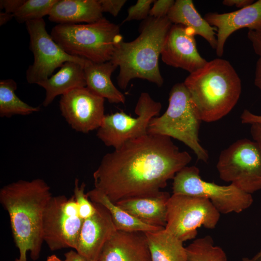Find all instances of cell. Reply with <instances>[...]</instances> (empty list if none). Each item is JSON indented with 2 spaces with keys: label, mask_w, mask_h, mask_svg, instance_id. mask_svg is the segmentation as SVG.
<instances>
[{
  "label": "cell",
  "mask_w": 261,
  "mask_h": 261,
  "mask_svg": "<svg viewBox=\"0 0 261 261\" xmlns=\"http://www.w3.org/2000/svg\"><path fill=\"white\" fill-rule=\"evenodd\" d=\"M170 196L168 192L160 190L148 195L123 199L115 203L145 223L165 228Z\"/></svg>",
  "instance_id": "18"
},
{
  "label": "cell",
  "mask_w": 261,
  "mask_h": 261,
  "mask_svg": "<svg viewBox=\"0 0 261 261\" xmlns=\"http://www.w3.org/2000/svg\"><path fill=\"white\" fill-rule=\"evenodd\" d=\"M161 108L160 102L143 92L135 106L136 117L123 111L105 115L97 136L106 146L118 148L128 141L147 134L150 120L160 114Z\"/></svg>",
  "instance_id": "10"
},
{
  "label": "cell",
  "mask_w": 261,
  "mask_h": 261,
  "mask_svg": "<svg viewBox=\"0 0 261 261\" xmlns=\"http://www.w3.org/2000/svg\"><path fill=\"white\" fill-rule=\"evenodd\" d=\"M87 194L92 202L103 205L109 211L118 231L146 232L164 228L141 221L112 202L105 194L96 188L89 191Z\"/></svg>",
  "instance_id": "24"
},
{
  "label": "cell",
  "mask_w": 261,
  "mask_h": 261,
  "mask_svg": "<svg viewBox=\"0 0 261 261\" xmlns=\"http://www.w3.org/2000/svg\"><path fill=\"white\" fill-rule=\"evenodd\" d=\"M73 195L52 196L43 216V239L51 250L76 249L84 221Z\"/></svg>",
  "instance_id": "11"
},
{
  "label": "cell",
  "mask_w": 261,
  "mask_h": 261,
  "mask_svg": "<svg viewBox=\"0 0 261 261\" xmlns=\"http://www.w3.org/2000/svg\"><path fill=\"white\" fill-rule=\"evenodd\" d=\"M52 197L50 187L40 178L19 180L0 189V202L9 214L19 252L15 261H27L28 251L32 260L39 259L44 242V213Z\"/></svg>",
  "instance_id": "2"
},
{
  "label": "cell",
  "mask_w": 261,
  "mask_h": 261,
  "mask_svg": "<svg viewBox=\"0 0 261 261\" xmlns=\"http://www.w3.org/2000/svg\"><path fill=\"white\" fill-rule=\"evenodd\" d=\"M204 18L217 29L216 51L218 56L221 57L227 40L234 31L243 28H247L248 30L261 29V0L232 12L208 13Z\"/></svg>",
  "instance_id": "16"
},
{
  "label": "cell",
  "mask_w": 261,
  "mask_h": 261,
  "mask_svg": "<svg viewBox=\"0 0 261 261\" xmlns=\"http://www.w3.org/2000/svg\"><path fill=\"white\" fill-rule=\"evenodd\" d=\"M102 13L99 0H58L48 19L58 24H87L102 19Z\"/></svg>",
  "instance_id": "19"
},
{
  "label": "cell",
  "mask_w": 261,
  "mask_h": 261,
  "mask_svg": "<svg viewBox=\"0 0 261 261\" xmlns=\"http://www.w3.org/2000/svg\"><path fill=\"white\" fill-rule=\"evenodd\" d=\"M93 203L96 211L84 219L75 249L87 261L99 259L104 245L117 231L109 211Z\"/></svg>",
  "instance_id": "15"
},
{
  "label": "cell",
  "mask_w": 261,
  "mask_h": 261,
  "mask_svg": "<svg viewBox=\"0 0 261 261\" xmlns=\"http://www.w3.org/2000/svg\"><path fill=\"white\" fill-rule=\"evenodd\" d=\"M167 16L172 24H180L193 29L196 35L204 38L216 50V29L200 15L192 0H175Z\"/></svg>",
  "instance_id": "22"
},
{
  "label": "cell",
  "mask_w": 261,
  "mask_h": 261,
  "mask_svg": "<svg viewBox=\"0 0 261 261\" xmlns=\"http://www.w3.org/2000/svg\"><path fill=\"white\" fill-rule=\"evenodd\" d=\"M86 184L82 182L80 185L79 180L76 178L74 180V194L76 203L80 217L86 219L91 217L96 211V207L85 192Z\"/></svg>",
  "instance_id": "28"
},
{
  "label": "cell",
  "mask_w": 261,
  "mask_h": 261,
  "mask_svg": "<svg viewBox=\"0 0 261 261\" xmlns=\"http://www.w3.org/2000/svg\"><path fill=\"white\" fill-rule=\"evenodd\" d=\"M85 66L74 61L65 62L60 70L47 79L38 85L45 90V97L43 105L47 107L55 98L76 88L87 86Z\"/></svg>",
  "instance_id": "20"
},
{
  "label": "cell",
  "mask_w": 261,
  "mask_h": 261,
  "mask_svg": "<svg viewBox=\"0 0 261 261\" xmlns=\"http://www.w3.org/2000/svg\"><path fill=\"white\" fill-rule=\"evenodd\" d=\"M195 31L180 24H172L161 53L166 64L194 72L203 67L207 61L199 54Z\"/></svg>",
  "instance_id": "14"
},
{
  "label": "cell",
  "mask_w": 261,
  "mask_h": 261,
  "mask_svg": "<svg viewBox=\"0 0 261 261\" xmlns=\"http://www.w3.org/2000/svg\"><path fill=\"white\" fill-rule=\"evenodd\" d=\"M100 261V260H99V259H97V260H89V261Z\"/></svg>",
  "instance_id": "42"
},
{
  "label": "cell",
  "mask_w": 261,
  "mask_h": 261,
  "mask_svg": "<svg viewBox=\"0 0 261 261\" xmlns=\"http://www.w3.org/2000/svg\"><path fill=\"white\" fill-rule=\"evenodd\" d=\"M50 35L68 54L96 63L110 61L123 40L119 26L104 17L92 23L58 24Z\"/></svg>",
  "instance_id": "5"
},
{
  "label": "cell",
  "mask_w": 261,
  "mask_h": 261,
  "mask_svg": "<svg viewBox=\"0 0 261 261\" xmlns=\"http://www.w3.org/2000/svg\"><path fill=\"white\" fill-rule=\"evenodd\" d=\"M100 261H151L145 232L117 230L104 245Z\"/></svg>",
  "instance_id": "17"
},
{
  "label": "cell",
  "mask_w": 261,
  "mask_h": 261,
  "mask_svg": "<svg viewBox=\"0 0 261 261\" xmlns=\"http://www.w3.org/2000/svg\"><path fill=\"white\" fill-rule=\"evenodd\" d=\"M242 261H261V250L252 258H243Z\"/></svg>",
  "instance_id": "40"
},
{
  "label": "cell",
  "mask_w": 261,
  "mask_h": 261,
  "mask_svg": "<svg viewBox=\"0 0 261 261\" xmlns=\"http://www.w3.org/2000/svg\"><path fill=\"white\" fill-rule=\"evenodd\" d=\"M254 2L253 0H224L222 4L227 6H235L239 9L246 7Z\"/></svg>",
  "instance_id": "36"
},
{
  "label": "cell",
  "mask_w": 261,
  "mask_h": 261,
  "mask_svg": "<svg viewBox=\"0 0 261 261\" xmlns=\"http://www.w3.org/2000/svg\"><path fill=\"white\" fill-rule=\"evenodd\" d=\"M25 0H0V8L8 13L14 14L22 6Z\"/></svg>",
  "instance_id": "33"
},
{
  "label": "cell",
  "mask_w": 261,
  "mask_h": 261,
  "mask_svg": "<svg viewBox=\"0 0 261 261\" xmlns=\"http://www.w3.org/2000/svg\"><path fill=\"white\" fill-rule=\"evenodd\" d=\"M58 0H25L22 6L14 14L19 23L38 20L49 14Z\"/></svg>",
  "instance_id": "27"
},
{
  "label": "cell",
  "mask_w": 261,
  "mask_h": 261,
  "mask_svg": "<svg viewBox=\"0 0 261 261\" xmlns=\"http://www.w3.org/2000/svg\"><path fill=\"white\" fill-rule=\"evenodd\" d=\"M172 25L167 16L150 17L135 39L129 42L123 40L116 44L110 61L119 68L117 82L121 89H126L134 78L146 80L160 87L162 85L159 59Z\"/></svg>",
  "instance_id": "3"
},
{
  "label": "cell",
  "mask_w": 261,
  "mask_h": 261,
  "mask_svg": "<svg viewBox=\"0 0 261 261\" xmlns=\"http://www.w3.org/2000/svg\"><path fill=\"white\" fill-rule=\"evenodd\" d=\"M155 0H138L136 4L130 6L128 10V15L123 23L133 20L146 19L149 15L151 4Z\"/></svg>",
  "instance_id": "29"
},
{
  "label": "cell",
  "mask_w": 261,
  "mask_h": 261,
  "mask_svg": "<svg viewBox=\"0 0 261 261\" xmlns=\"http://www.w3.org/2000/svg\"><path fill=\"white\" fill-rule=\"evenodd\" d=\"M240 118L243 124L250 125L254 123L261 124V115L253 114L248 110L243 111Z\"/></svg>",
  "instance_id": "34"
},
{
  "label": "cell",
  "mask_w": 261,
  "mask_h": 261,
  "mask_svg": "<svg viewBox=\"0 0 261 261\" xmlns=\"http://www.w3.org/2000/svg\"><path fill=\"white\" fill-rule=\"evenodd\" d=\"M220 213L207 199L173 194L167 205L165 229L183 242L195 238L197 229L216 227Z\"/></svg>",
  "instance_id": "9"
},
{
  "label": "cell",
  "mask_w": 261,
  "mask_h": 261,
  "mask_svg": "<svg viewBox=\"0 0 261 261\" xmlns=\"http://www.w3.org/2000/svg\"><path fill=\"white\" fill-rule=\"evenodd\" d=\"M202 121L184 83H178L170 90L166 110L151 119L147 131L182 142L194 152L198 160L207 162L208 152L199 139Z\"/></svg>",
  "instance_id": "6"
},
{
  "label": "cell",
  "mask_w": 261,
  "mask_h": 261,
  "mask_svg": "<svg viewBox=\"0 0 261 261\" xmlns=\"http://www.w3.org/2000/svg\"><path fill=\"white\" fill-rule=\"evenodd\" d=\"M186 248L187 261H227L224 251L209 235L194 240Z\"/></svg>",
  "instance_id": "26"
},
{
  "label": "cell",
  "mask_w": 261,
  "mask_h": 261,
  "mask_svg": "<svg viewBox=\"0 0 261 261\" xmlns=\"http://www.w3.org/2000/svg\"><path fill=\"white\" fill-rule=\"evenodd\" d=\"M25 24L29 36V49L34 56V61L26 73L29 84L38 85L47 79L55 69L60 68L66 62L74 61L85 66L88 61L66 53L47 32L43 18Z\"/></svg>",
  "instance_id": "12"
},
{
  "label": "cell",
  "mask_w": 261,
  "mask_h": 261,
  "mask_svg": "<svg viewBox=\"0 0 261 261\" xmlns=\"http://www.w3.org/2000/svg\"><path fill=\"white\" fill-rule=\"evenodd\" d=\"M13 17L14 15L13 14L8 13L5 12L0 13V26H3L8 22L10 21Z\"/></svg>",
  "instance_id": "39"
},
{
  "label": "cell",
  "mask_w": 261,
  "mask_h": 261,
  "mask_svg": "<svg viewBox=\"0 0 261 261\" xmlns=\"http://www.w3.org/2000/svg\"><path fill=\"white\" fill-rule=\"evenodd\" d=\"M192 159L170 137L147 133L106 154L93 173L94 186L114 203L154 193Z\"/></svg>",
  "instance_id": "1"
},
{
  "label": "cell",
  "mask_w": 261,
  "mask_h": 261,
  "mask_svg": "<svg viewBox=\"0 0 261 261\" xmlns=\"http://www.w3.org/2000/svg\"><path fill=\"white\" fill-rule=\"evenodd\" d=\"M174 1L173 0H155L150 10L149 15L156 18L167 16Z\"/></svg>",
  "instance_id": "30"
},
{
  "label": "cell",
  "mask_w": 261,
  "mask_h": 261,
  "mask_svg": "<svg viewBox=\"0 0 261 261\" xmlns=\"http://www.w3.org/2000/svg\"><path fill=\"white\" fill-rule=\"evenodd\" d=\"M202 121L213 122L228 115L237 103L241 79L228 60L217 58L189 73L183 82Z\"/></svg>",
  "instance_id": "4"
},
{
  "label": "cell",
  "mask_w": 261,
  "mask_h": 261,
  "mask_svg": "<svg viewBox=\"0 0 261 261\" xmlns=\"http://www.w3.org/2000/svg\"><path fill=\"white\" fill-rule=\"evenodd\" d=\"M65 261H87L85 257L79 254L76 251L71 250L65 254Z\"/></svg>",
  "instance_id": "38"
},
{
  "label": "cell",
  "mask_w": 261,
  "mask_h": 261,
  "mask_svg": "<svg viewBox=\"0 0 261 261\" xmlns=\"http://www.w3.org/2000/svg\"><path fill=\"white\" fill-rule=\"evenodd\" d=\"M16 82L12 79L0 81V116L9 118L14 115L27 116L40 110L39 106L29 105L15 93Z\"/></svg>",
  "instance_id": "25"
},
{
  "label": "cell",
  "mask_w": 261,
  "mask_h": 261,
  "mask_svg": "<svg viewBox=\"0 0 261 261\" xmlns=\"http://www.w3.org/2000/svg\"><path fill=\"white\" fill-rule=\"evenodd\" d=\"M247 37L251 42L254 52L261 57V29L257 30H249Z\"/></svg>",
  "instance_id": "32"
},
{
  "label": "cell",
  "mask_w": 261,
  "mask_h": 261,
  "mask_svg": "<svg viewBox=\"0 0 261 261\" xmlns=\"http://www.w3.org/2000/svg\"><path fill=\"white\" fill-rule=\"evenodd\" d=\"M102 12L116 16L127 2L126 0H99Z\"/></svg>",
  "instance_id": "31"
},
{
  "label": "cell",
  "mask_w": 261,
  "mask_h": 261,
  "mask_svg": "<svg viewBox=\"0 0 261 261\" xmlns=\"http://www.w3.org/2000/svg\"><path fill=\"white\" fill-rule=\"evenodd\" d=\"M46 261H65L61 260L55 255H52L47 257Z\"/></svg>",
  "instance_id": "41"
},
{
  "label": "cell",
  "mask_w": 261,
  "mask_h": 261,
  "mask_svg": "<svg viewBox=\"0 0 261 261\" xmlns=\"http://www.w3.org/2000/svg\"><path fill=\"white\" fill-rule=\"evenodd\" d=\"M250 125L251 135L261 150V124L254 123Z\"/></svg>",
  "instance_id": "35"
},
{
  "label": "cell",
  "mask_w": 261,
  "mask_h": 261,
  "mask_svg": "<svg viewBox=\"0 0 261 261\" xmlns=\"http://www.w3.org/2000/svg\"><path fill=\"white\" fill-rule=\"evenodd\" d=\"M151 261H187L186 248L183 242L165 228L145 232Z\"/></svg>",
  "instance_id": "23"
},
{
  "label": "cell",
  "mask_w": 261,
  "mask_h": 261,
  "mask_svg": "<svg viewBox=\"0 0 261 261\" xmlns=\"http://www.w3.org/2000/svg\"><path fill=\"white\" fill-rule=\"evenodd\" d=\"M216 167L220 179L247 193L261 189V150L254 141L232 143L221 152Z\"/></svg>",
  "instance_id": "8"
},
{
  "label": "cell",
  "mask_w": 261,
  "mask_h": 261,
  "mask_svg": "<svg viewBox=\"0 0 261 261\" xmlns=\"http://www.w3.org/2000/svg\"><path fill=\"white\" fill-rule=\"evenodd\" d=\"M173 194L199 196L208 199L221 214L239 213L253 203L251 194L233 185L221 186L205 181L200 175L198 168L185 166L173 178Z\"/></svg>",
  "instance_id": "7"
},
{
  "label": "cell",
  "mask_w": 261,
  "mask_h": 261,
  "mask_svg": "<svg viewBox=\"0 0 261 261\" xmlns=\"http://www.w3.org/2000/svg\"><path fill=\"white\" fill-rule=\"evenodd\" d=\"M254 84L261 92V57H259L256 64Z\"/></svg>",
  "instance_id": "37"
},
{
  "label": "cell",
  "mask_w": 261,
  "mask_h": 261,
  "mask_svg": "<svg viewBox=\"0 0 261 261\" xmlns=\"http://www.w3.org/2000/svg\"><path fill=\"white\" fill-rule=\"evenodd\" d=\"M103 98L87 87L76 88L61 96V115L74 130L88 133L100 127L104 114Z\"/></svg>",
  "instance_id": "13"
},
{
  "label": "cell",
  "mask_w": 261,
  "mask_h": 261,
  "mask_svg": "<svg viewBox=\"0 0 261 261\" xmlns=\"http://www.w3.org/2000/svg\"><path fill=\"white\" fill-rule=\"evenodd\" d=\"M118 67L111 61L87 62L84 67L87 87L112 103H124L126 98L113 84L111 77Z\"/></svg>",
  "instance_id": "21"
}]
</instances>
